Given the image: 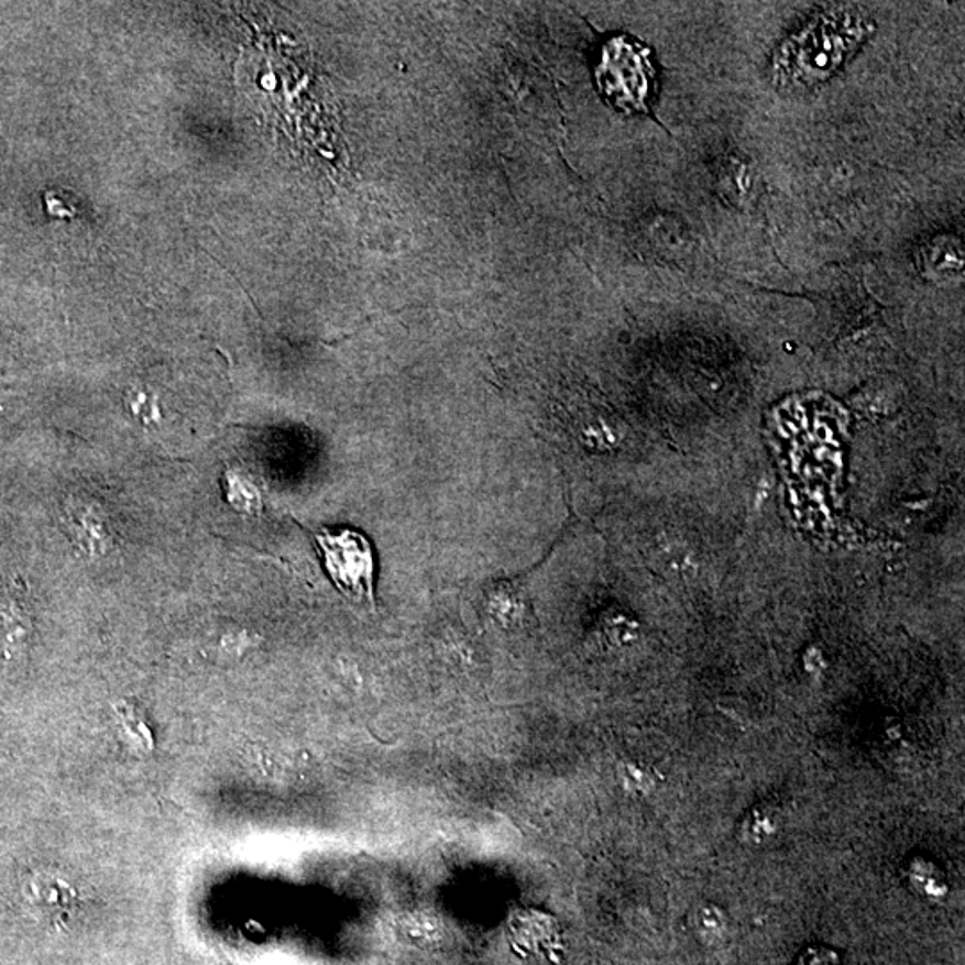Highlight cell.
Listing matches in <instances>:
<instances>
[{"mask_svg": "<svg viewBox=\"0 0 965 965\" xmlns=\"http://www.w3.org/2000/svg\"><path fill=\"white\" fill-rule=\"evenodd\" d=\"M875 33V24L855 6L819 13L790 34L772 59V77L785 88H812L827 81Z\"/></svg>", "mask_w": 965, "mask_h": 965, "instance_id": "1", "label": "cell"}, {"mask_svg": "<svg viewBox=\"0 0 965 965\" xmlns=\"http://www.w3.org/2000/svg\"><path fill=\"white\" fill-rule=\"evenodd\" d=\"M595 86L606 105L624 114L651 110L658 91V70L651 47L617 34L601 45L594 67Z\"/></svg>", "mask_w": 965, "mask_h": 965, "instance_id": "2", "label": "cell"}, {"mask_svg": "<svg viewBox=\"0 0 965 965\" xmlns=\"http://www.w3.org/2000/svg\"><path fill=\"white\" fill-rule=\"evenodd\" d=\"M315 542L338 590L351 600L374 603V555L362 533L322 529L315 535Z\"/></svg>", "mask_w": 965, "mask_h": 965, "instance_id": "3", "label": "cell"}, {"mask_svg": "<svg viewBox=\"0 0 965 965\" xmlns=\"http://www.w3.org/2000/svg\"><path fill=\"white\" fill-rule=\"evenodd\" d=\"M903 875L909 889L924 901L939 903L950 895L946 873L937 862H933L928 856L918 855L909 858L904 864Z\"/></svg>", "mask_w": 965, "mask_h": 965, "instance_id": "4", "label": "cell"}, {"mask_svg": "<svg viewBox=\"0 0 965 965\" xmlns=\"http://www.w3.org/2000/svg\"><path fill=\"white\" fill-rule=\"evenodd\" d=\"M780 827V810L776 809L775 804L764 801L756 803L742 815L741 823L737 824V838L744 846H766L767 842L778 835Z\"/></svg>", "mask_w": 965, "mask_h": 965, "instance_id": "5", "label": "cell"}, {"mask_svg": "<svg viewBox=\"0 0 965 965\" xmlns=\"http://www.w3.org/2000/svg\"><path fill=\"white\" fill-rule=\"evenodd\" d=\"M690 926H692L695 937L700 939L703 944L715 946L726 937L730 921L721 907L714 903H703L692 910Z\"/></svg>", "mask_w": 965, "mask_h": 965, "instance_id": "6", "label": "cell"}, {"mask_svg": "<svg viewBox=\"0 0 965 965\" xmlns=\"http://www.w3.org/2000/svg\"><path fill=\"white\" fill-rule=\"evenodd\" d=\"M617 781L626 794L644 798L655 792L660 776L657 770L638 761H623L617 767Z\"/></svg>", "mask_w": 965, "mask_h": 965, "instance_id": "7", "label": "cell"}, {"mask_svg": "<svg viewBox=\"0 0 965 965\" xmlns=\"http://www.w3.org/2000/svg\"><path fill=\"white\" fill-rule=\"evenodd\" d=\"M928 263H930V271L935 272L939 276L961 274L962 265H964L961 242L953 239L935 240L930 245Z\"/></svg>", "mask_w": 965, "mask_h": 965, "instance_id": "8", "label": "cell"}, {"mask_svg": "<svg viewBox=\"0 0 965 965\" xmlns=\"http://www.w3.org/2000/svg\"><path fill=\"white\" fill-rule=\"evenodd\" d=\"M45 210L54 219H74L81 211V205L72 191L63 188H51L43 194Z\"/></svg>", "mask_w": 965, "mask_h": 965, "instance_id": "9", "label": "cell"}, {"mask_svg": "<svg viewBox=\"0 0 965 965\" xmlns=\"http://www.w3.org/2000/svg\"><path fill=\"white\" fill-rule=\"evenodd\" d=\"M796 965H842L841 956L835 950L827 946H809L798 956Z\"/></svg>", "mask_w": 965, "mask_h": 965, "instance_id": "10", "label": "cell"}]
</instances>
